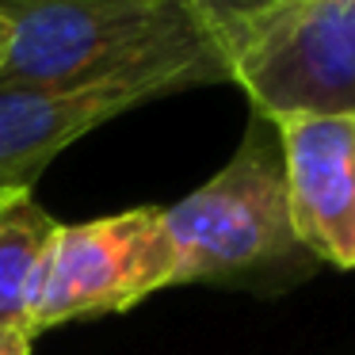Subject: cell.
I'll list each match as a JSON object with an SVG mask.
<instances>
[{"label":"cell","mask_w":355,"mask_h":355,"mask_svg":"<svg viewBox=\"0 0 355 355\" xmlns=\"http://www.w3.org/2000/svg\"><path fill=\"white\" fill-rule=\"evenodd\" d=\"M4 191H12V187H4V184H0V195H4Z\"/></svg>","instance_id":"11"},{"label":"cell","mask_w":355,"mask_h":355,"mask_svg":"<svg viewBox=\"0 0 355 355\" xmlns=\"http://www.w3.org/2000/svg\"><path fill=\"white\" fill-rule=\"evenodd\" d=\"M172 286V245L164 207L58 222L31 298V332L88 317L126 313Z\"/></svg>","instance_id":"4"},{"label":"cell","mask_w":355,"mask_h":355,"mask_svg":"<svg viewBox=\"0 0 355 355\" xmlns=\"http://www.w3.org/2000/svg\"><path fill=\"white\" fill-rule=\"evenodd\" d=\"M164 100L149 85H96V88H31L0 85V184L35 187L39 172L62 153L141 103Z\"/></svg>","instance_id":"6"},{"label":"cell","mask_w":355,"mask_h":355,"mask_svg":"<svg viewBox=\"0 0 355 355\" xmlns=\"http://www.w3.org/2000/svg\"><path fill=\"white\" fill-rule=\"evenodd\" d=\"M172 286L279 294L306 283L321 263L294 233L279 130L252 115L222 172L164 207Z\"/></svg>","instance_id":"2"},{"label":"cell","mask_w":355,"mask_h":355,"mask_svg":"<svg viewBox=\"0 0 355 355\" xmlns=\"http://www.w3.org/2000/svg\"><path fill=\"white\" fill-rule=\"evenodd\" d=\"M54 230L58 218L35 199V187L0 195V332H31V298Z\"/></svg>","instance_id":"7"},{"label":"cell","mask_w":355,"mask_h":355,"mask_svg":"<svg viewBox=\"0 0 355 355\" xmlns=\"http://www.w3.org/2000/svg\"><path fill=\"white\" fill-rule=\"evenodd\" d=\"M286 199L317 263L355 271V119H279Z\"/></svg>","instance_id":"5"},{"label":"cell","mask_w":355,"mask_h":355,"mask_svg":"<svg viewBox=\"0 0 355 355\" xmlns=\"http://www.w3.org/2000/svg\"><path fill=\"white\" fill-rule=\"evenodd\" d=\"M31 332H0V355H31Z\"/></svg>","instance_id":"9"},{"label":"cell","mask_w":355,"mask_h":355,"mask_svg":"<svg viewBox=\"0 0 355 355\" xmlns=\"http://www.w3.org/2000/svg\"><path fill=\"white\" fill-rule=\"evenodd\" d=\"M352 4H355V0H352Z\"/></svg>","instance_id":"12"},{"label":"cell","mask_w":355,"mask_h":355,"mask_svg":"<svg viewBox=\"0 0 355 355\" xmlns=\"http://www.w3.org/2000/svg\"><path fill=\"white\" fill-rule=\"evenodd\" d=\"M4 46H8V24L0 19V58H4Z\"/></svg>","instance_id":"10"},{"label":"cell","mask_w":355,"mask_h":355,"mask_svg":"<svg viewBox=\"0 0 355 355\" xmlns=\"http://www.w3.org/2000/svg\"><path fill=\"white\" fill-rule=\"evenodd\" d=\"M0 85H149L176 96L230 80V54L187 0H0Z\"/></svg>","instance_id":"1"},{"label":"cell","mask_w":355,"mask_h":355,"mask_svg":"<svg viewBox=\"0 0 355 355\" xmlns=\"http://www.w3.org/2000/svg\"><path fill=\"white\" fill-rule=\"evenodd\" d=\"M230 80L268 123L355 119V4L291 0L275 8L233 42Z\"/></svg>","instance_id":"3"},{"label":"cell","mask_w":355,"mask_h":355,"mask_svg":"<svg viewBox=\"0 0 355 355\" xmlns=\"http://www.w3.org/2000/svg\"><path fill=\"white\" fill-rule=\"evenodd\" d=\"M283 4H291V0H187V8L195 12V19L222 42L225 54H233V42L248 27H256L263 16H271Z\"/></svg>","instance_id":"8"}]
</instances>
